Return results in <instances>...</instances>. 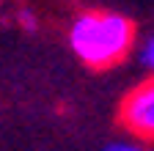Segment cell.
Here are the masks:
<instances>
[{
  "instance_id": "cell-5",
  "label": "cell",
  "mask_w": 154,
  "mask_h": 151,
  "mask_svg": "<svg viewBox=\"0 0 154 151\" xmlns=\"http://www.w3.org/2000/svg\"><path fill=\"white\" fill-rule=\"evenodd\" d=\"M105 151H146V148L135 146V143H110V146H105Z\"/></svg>"
},
{
  "instance_id": "cell-2",
  "label": "cell",
  "mask_w": 154,
  "mask_h": 151,
  "mask_svg": "<svg viewBox=\"0 0 154 151\" xmlns=\"http://www.w3.org/2000/svg\"><path fill=\"white\" fill-rule=\"evenodd\" d=\"M121 118L132 135L154 140V77L127 93L121 104Z\"/></svg>"
},
{
  "instance_id": "cell-1",
  "label": "cell",
  "mask_w": 154,
  "mask_h": 151,
  "mask_svg": "<svg viewBox=\"0 0 154 151\" xmlns=\"http://www.w3.org/2000/svg\"><path fill=\"white\" fill-rule=\"evenodd\" d=\"M135 25L116 11H85L69 28L72 52L91 69H110L127 58Z\"/></svg>"
},
{
  "instance_id": "cell-3",
  "label": "cell",
  "mask_w": 154,
  "mask_h": 151,
  "mask_svg": "<svg viewBox=\"0 0 154 151\" xmlns=\"http://www.w3.org/2000/svg\"><path fill=\"white\" fill-rule=\"evenodd\" d=\"M140 63L154 71V36H151V39H146V44H143V50H140Z\"/></svg>"
},
{
  "instance_id": "cell-4",
  "label": "cell",
  "mask_w": 154,
  "mask_h": 151,
  "mask_svg": "<svg viewBox=\"0 0 154 151\" xmlns=\"http://www.w3.org/2000/svg\"><path fill=\"white\" fill-rule=\"evenodd\" d=\"M17 20H19V25H22L28 33H33V30L38 28V20H36V14H33V11H28V8H25V11H19V14H17Z\"/></svg>"
}]
</instances>
